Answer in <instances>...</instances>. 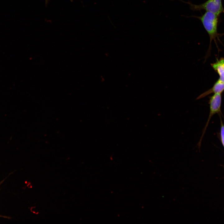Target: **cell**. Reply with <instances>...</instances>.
<instances>
[{
	"instance_id": "cell-3",
	"label": "cell",
	"mask_w": 224,
	"mask_h": 224,
	"mask_svg": "<svg viewBox=\"0 0 224 224\" xmlns=\"http://www.w3.org/2000/svg\"><path fill=\"white\" fill-rule=\"evenodd\" d=\"M221 94H214L212 96L210 97L209 101L210 109L209 114L208 120L203 129L202 136L197 144L199 148L200 147L202 139L211 118L215 114L221 112Z\"/></svg>"
},
{
	"instance_id": "cell-6",
	"label": "cell",
	"mask_w": 224,
	"mask_h": 224,
	"mask_svg": "<svg viewBox=\"0 0 224 224\" xmlns=\"http://www.w3.org/2000/svg\"><path fill=\"white\" fill-rule=\"evenodd\" d=\"M220 135L221 142L224 147V124L221 119Z\"/></svg>"
},
{
	"instance_id": "cell-2",
	"label": "cell",
	"mask_w": 224,
	"mask_h": 224,
	"mask_svg": "<svg viewBox=\"0 0 224 224\" xmlns=\"http://www.w3.org/2000/svg\"><path fill=\"white\" fill-rule=\"evenodd\" d=\"M188 4L190 9L193 11H200L205 10L206 11L211 12L219 16L222 13L224 12L222 0H208L206 2L198 5L192 3L190 1L183 2Z\"/></svg>"
},
{
	"instance_id": "cell-8",
	"label": "cell",
	"mask_w": 224,
	"mask_h": 224,
	"mask_svg": "<svg viewBox=\"0 0 224 224\" xmlns=\"http://www.w3.org/2000/svg\"><path fill=\"white\" fill-rule=\"evenodd\" d=\"M71 1H72V0H70Z\"/></svg>"
},
{
	"instance_id": "cell-1",
	"label": "cell",
	"mask_w": 224,
	"mask_h": 224,
	"mask_svg": "<svg viewBox=\"0 0 224 224\" xmlns=\"http://www.w3.org/2000/svg\"><path fill=\"white\" fill-rule=\"evenodd\" d=\"M199 19L208 33L210 38V44L207 54L205 57L206 59L210 53L211 44L212 40L216 44V39L218 37L217 26L219 16L212 12L206 11L202 16H192Z\"/></svg>"
},
{
	"instance_id": "cell-7",
	"label": "cell",
	"mask_w": 224,
	"mask_h": 224,
	"mask_svg": "<svg viewBox=\"0 0 224 224\" xmlns=\"http://www.w3.org/2000/svg\"><path fill=\"white\" fill-rule=\"evenodd\" d=\"M49 0H45L46 3H47Z\"/></svg>"
},
{
	"instance_id": "cell-4",
	"label": "cell",
	"mask_w": 224,
	"mask_h": 224,
	"mask_svg": "<svg viewBox=\"0 0 224 224\" xmlns=\"http://www.w3.org/2000/svg\"><path fill=\"white\" fill-rule=\"evenodd\" d=\"M224 91V82L218 79L210 89L204 92L196 99L198 100L212 94H221Z\"/></svg>"
},
{
	"instance_id": "cell-5",
	"label": "cell",
	"mask_w": 224,
	"mask_h": 224,
	"mask_svg": "<svg viewBox=\"0 0 224 224\" xmlns=\"http://www.w3.org/2000/svg\"><path fill=\"white\" fill-rule=\"evenodd\" d=\"M214 70L219 76L218 79L224 82V58H221L215 63L211 64Z\"/></svg>"
}]
</instances>
